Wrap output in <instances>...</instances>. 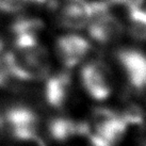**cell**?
I'll use <instances>...</instances> for the list:
<instances>
[{"mask_svg": "<svg viewBox=\"0 0 146 146\" xmlns=\"http://www.w3.org/2000/svg\"><path fill=\"white\" fill-rule=\"evenodd\" d=\"M2 58L11 78L27 81L38 80L49 73L48 52L35 35H15L13 49Z\"/></svg>", "mask_w": 146, "mask_h": 146, "instance_id": "1", "label": "cell"}, {"mask_svg": "<svg viewBox=\"0 0 146 146\" xmlns=\"http://www.w3.org/2000/svg\"><path fill=\"white\" fill-rule=\"evenodd\" d=\"M3 121L4 128L15 140L34 146H46L38 132L40 118L32 109L14 106L5 112Z\"/></svg>", "mask_w": 146, "mask_h": 146, "instance_id": "2", "label": "cell"}, {"mask_svg": "<svg viewBox=\"0 0 146 146\" xmlns=\"http://www.w3.org/2000/svg\"><path fill=\"white\" fill-rule=\"evenodd\" d=\"M90 36L100 44H110L123 35L122 23L109 12L104 2H92V17L88 24Z\"/></svg>", "mask_w": 146, "mask_h": 146, "instance_id": "3", "label": "cell"}, {"mask_svg": "<svg viewBox=\"0 0 146 146\" xmlns=\"http://www.w3.org/2000/svg\"><path fill=\"white\" fill-rule=\"evenodd\" d=\"M116 58L130 88L138 93H146V53L123 48L116 52Z\"/></svg>", "mask_w": 146, "mask_h": 146, "instance_id": "4", "label": "cell"}, {"mask_svg": "<svg viewBox=\"0 0 146 146\" xmlns=\"http://www.w3.org/2000/svg\"><path fill=\"white\" fill-rule=\"evenodd\" d=\"M89 124L95 132L100 134L113 146L122 140L129 127L119 113L107 108H97L94 110L91 123Z\"/></svg>", "mask_w": 146, "mask_h": 146, "instance_id": "5", "label": "cell"}, {"mask_svg": "<svg viewBox=\"0 0 146 146\" xmlns=\"http://www.w3.org/2000/svg\"><path fill=\"white\" fill-rule=\"evenodd\" d=\"M81 80L85 91L96 100H105L112 91L108 67L98 61L90 62L81 70Z\"/></svg>", "mask_w": 146, "mask_h": 146, "instance_id": "6", "label": "cell"}, {"mask_svg": "<svg viewBox=\"0 0 146 146\" xmlns=\"http://www.w3.org/2000/svg\"><path fill=\"white\" fill-rule=\"evenodd\" d=\"M92 17V2L88 0H61L58 8V19L68 29L86 27Z\"/></svg>", "mask_w": 146, "mask_h": 146, "instance_id": "7", "label": "cell"}, {"mask_svg": "<svg viewBox=\"0 0 146 146\" xmlns=\"http://www.w3.org/2000/svg\"><path fill=\"white\" fill-rule=\"evenodd\" d=\"M56 47L60 61L68 68L79 64L91 50L90 42L78 34H66L59 37Z\"/></svg>", "mask_w": 146, "mask_h": 146, "instance_id": "8", "label": "cell"}, {"mask_svg": "<svg viewBox=\"0 0 146 146\" xmlns=\"http://www.w3.org/2000/svg\"><path fill=\"white\" fill-rule=\"evenodd\" d=\"M72 96V79L66 73H60L49 77L45 83L44 98L53 109H63Z\"/></svg>", "mask_w": 146, "mask_h": 146, "instance_id": "9", "label": "cell"}, {"mask_svg": "<svg viewBox=\"0 0 146 146\" xmlns=\"http://www.w3.org/2000/svg\"><path fill=\"white\" fill-rule=\"evenodd\" d=\"M90 129L89 123L67 117L52 118L48 124L50 137L58 142H67L74 138H85Z\"/></svg>", "mask_w": 146, "mask_h": 146, "instance_id": "10", "label": "cell"}, {"mask_svg": "<svg viewBox=\"0 0 146 146\" xmlns=\"http://www.w3.org/2000/svg\"><path fill=\"white\" fill-rule=\"evenodd\" d=\"M128 31L138 41H146V11L137 7L128 8Z\"/></svg>", "mask_w": 146, "mask_h": 146, "instance_id": "11", "label": "cell"}, {"mask_svg": "<svg viewBox=\"0 0 146 146\" xmlns=\"http://www.w3.org/2000/svg\"><path fill=\"white\" fill-rule=\"evenodd\" d=\"M119 115L127 123L128 126H142L145 123L144 119V111L142 108L134 102L127 104L122 112H119Z\"/></svg>", "mask_w": 146, "mask_h": 146, "instance_id": "12", "label": "cell"}, {"mask_svg": "<svg viewBox=\"0 0 146 146\" xmlns=\"http://www.w3.org/2000/svg\"><path fill=\"white\" fill-rule=\"evenodd\" d=\"M29 0H0V11L5 13L17 12Z\"/></svg>", "mask_w": 146, "mask_h": 146, "instance_id": "13", "label": "cell"}, {"mask_svg": "<svg viewBox=\"0 0 146 146\" xmlns=\"http://www.w3.org/2000/svg\"><path fill=\"white\" fill-rule=\"evenodd\" d=\"M113 2L118 4H123L127 8H130V7H137V5H141L144 0H112Z\"/></svg>", "mask_w": 146, "mask_h": 146, "instance_id": "14", "label": "cell"}, {"mask_svg": "<svg viewBox=\"0 0 146 146\" xmlns=\"http://www.w3.org/2000/svg\"><path fill=\"white\" fill-rule=\"evenodd\" d=\"M140 135H139V146H146V124H143Z\"/></svg>", "mask_w": 146, "mask_h": 146, "instance_id": "15", "label": "cell"}, {"mask_svg": "<svg viewBox=\"0 0 146 146\" xmlns=\"http://www.w3.org/2000/svg\"><path fill=\"white\" fill-rule=\"evenodd\" d=\"M4 129V121H3V117L0 115V133H1V131Z\"/></svg>", "mask_w": 146, "mask_h": 146, "instance_id": "16", "label": "cell"}, {"mask_svg": "<svg viewBox=\"0 0 146 146\" xmlns=\"http://www.w3.org/2000/svg\"><path fill=\"white\" fill-rule=\"evenodd\" d=\"M29 1H34V2H40V3H43L46 0H29Z\"/></svg>", "mask_w": 146, "mask_h": 146, "instance_id": "17", "label": "cell"}, {"mask_svg": "<svg viewBox=\"0 0 146 146\" xmlns=\"http://www.w3.org/2000/svg\"><path fill=\"white\" fill-rule=\"evenodd\" d=\"M1 51H2V42L0 41V53H1Z\"/></svg>", "mask_w": 146, "mask_h": 146, "instance_id": "18", "label": "cell"}]
</instances>
